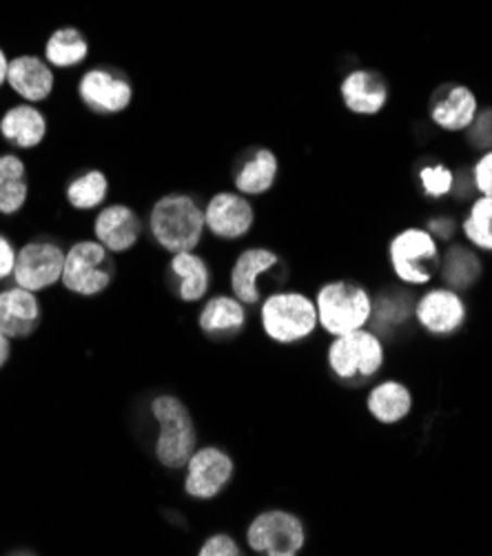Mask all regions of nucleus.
I'll list each match as a JSON object with an SVG mask.
<instances>
[{
    "label": "nucleus",
    "instance_id": "25",
    "mask_svg": "<svg viewBox=\"0 0 492 556\" xmlns=\"http://www.w3.org/2000/svg\"><path fill=\"white\" fill-rule=\"evenodd\" d=\"M89 55V42L83 31L76 27H61L51 31V36L45 40L42 59L53 70H74L80 67Z\"/></svg>",
    "mask_w": 492,
    "mask_h": 556
},
{
    "label": "nucleus",
    "instance_id": "34",
    "mask_svg": "<svg viewBox=\"0 0 492 556\" xmlns=\"http://www.w3.org/2000/svg\"><path fill=\"white\" fill-rule=\"evenodd\" d=\"M16 251H18V247L14 244V240L8 233L0 231V285L12 282Z\"/></svg>",
    "mask_w": 492,
    "mask_h": 556
},
{
    "label": "nucleus",
    "instance_id": "12",
    "mask_svg": "<svg viewBox=\"0 0 492 556\" xmlns=\"http://www.w3.org/2000/svg\"><path fill=\"white\" fill-rule=\"evenodd\" d=\"M255 222L253 204L247 195L234 191L215 193L204 206L206 231L217 240H240L244 238Z\"/></svg>",
    "mask_w": 492,
    "mask_h": 556
},
{
    "label": "nucleus",
    "instance_id": "3",
    "mask_svg": "<svg viewBox=\"0 0 492 556\" xmlns=\"http://www.w3.org/2000/svg\"><path fill=\"white\" fill-rule=\"evenodd\" d=\"M260 326L270 342L282 346L300 344L319 326L315 300L298 291L270 293L260 302Z\"/></svg>",
    "mask_w": 492,
    "mask_h": 556
},
{
    "label": "nucleus",
    "instance_id": "13",
    "mask_svg": "<svg viewBox=\"0 0 492 556\" xmlns=\"http://www.w3.org/2000/svg\"><path fill=\"white\" fill-rule=\"evenodd\" d=\"M142 231V217L123 202L104 204L93 217V240L112 255L129 253L140 242Z\"/></svg>",
    "mask_w": 492,
    "mask_h": 556
},
{
    "label": "nucleus",
    "instance_id": "31",
    "mask_svg": "<svg viewBox=\"0 0 492 556\" xmlns=\"http://www.w3.org/2000/svg\"><path fill=\"white\" fill-rule=\"evenodd\" d=\"M419 185L428 198H444L446 193L453 191L455 176L444 164H432L424 166L419 172Z\"/></svg>",
    "mask_w": 492,
    "mask_h": 556
},
{
    "label": "nucleus",
    "instance_id": "21",
    "mask_svg": "<svg viewBox=\"0 0 492 556\" xmlns=\"http://www.w3.org/2000/svg\"><path fill=\"white\" fill-rule=\"evenodd\" d=\"M342 100L344 104L359 116L379 114L389 102V85L384 76L368 70L351 72L342 83Z\"/></svg>",
    "mask_w": 492,
    "mask_h": 556
},
{
    "label": "nucleus",
    "instance_id": "20",
    "mask_svg": "<svg viewBox=\"0 0 492 556\" xmlns=\"http://www.w3.org/2000/svg\"><path fill=\"white\" fill-rule=\"evenodd\" d=\"M29 172L18 151H0V217H16L29 202Z\"/></svg>",
    "mask_w": 492,
    "mask_h": 556
},
{
    "label": "nucleus",
    "instance_id": "33",
    "mask_svg": "<svg viewBox=\"0 0 492 556\" xmlns=\"http://www.w3.org/2000/svg\"><path fill=\"white\" fill-rule=\"evenodd\" d=\"M200 556H240L242 554V547L240 543L231 536V534H225V532H217L213 536H209L200 549H198Z\"/></svg>",
    "mask_w": 492,
    "mask_h": 556
},
{
    "label": "nucleus",
    "instance_id": "1",
    "mask_svg": "<svg viewBox=\"0 0 492 556\" xmlns=\"http://www.w3.org/2000/svg\"><path fill=\"white\" fill-rule=\"evenodd\" d=\"M206 231L204 206L193 195L167 193L149 211V233L167 253L195 251Z\"/></svg>",
    "mask_w": 492,
    "mask_h": 556
},
{
    "label": "nucleus",
    "instance_id": "5",
    "mask_svg": "<svg viewBox=\"0 0 492 556\" xmlns=\"http://www.w3.org/2000/svg\"><path fill=\"white\" fill-rule=\"evenodd\" d=\"M317 321L328 336H346L370 321L373 300L368 291L351 280H336L324 285L315 295Z\"/></svg>",
    "mask_w": 492,
    "mask_h": 556
},
{
    "label": "nucleus",
    "instance_id": "28",
    "mask_svg": "<svg viewBox=\"0 0 492 556\" xmlns=\"http://www.w3.org/2000/svg\"><path fill=\"white\" fill-rule=\"evenodd\" d=\"M65 200L76 211H98L109 200V178L100 169H87L70 180Z\"/></svg>",
    "mask_w": 492,
    "mask_h": 556
},
{
    "label": "nucleus",
    "instance_id": "32",
    "mask_svg": "<svg viewBox=\"0 0 492 556\" xmlns=\"http://www.w3.org/2000/svg\"><path fill=\"white\" fill-rule=\"evenodd\" d=\"M468 140L477 149L492 151V109H483L468 127Z\"/></svg>",
    "mask_w": 492,
    "mask_h": 556
},
{
    "label": "nucleus",
    "instance_id": "10",
    "mask_svg": "<svg viewBox=\"0 0 492 556\" xmlns=\"http://www.w3.org/2000/svg\"><path fill=\"white\" fill-rule=\"evenodd\" d=\"M185 492L195 502H211V498L220 496L236 475L234 457L217 448V446H202L185 464Z\"/></svg>",
    "mask_w": 492,
    "mask_h": 556
},
{
    "label": "nucleus",
    "instance_id": "39",
    "mask_svg": "<svg viewBox=\"0 0 492 556\" xmlns=\"http://www.w3.org/2000/svg\"><path fill=\"white\" fill-rule=\"evenodd\" d=\"M0 287H3V285H0Z\"/></svg>",
    "mask_w": 492,
    "mask_h": 556
},
{
    "label": "nucleus",
    "instance_id": "24",
    "mask_svg": "<svg viewBox=\"0 0 492 556\" xmlns=\"http://www.w3.org/2000/svg\"><path fill=\"white\" fill-rule=\"evenodd\" d=\"M169 273L178 298L187 304L202 302L211 291V268L195 251L174 253L169 260Z\"/></svg>",
    "mask_w": 492,
    "mask_h": 556
},
{
    "label": "nucleus",
    "instance_id": "7",
    "mask_svg": "<svg viewBox=\"0 0 492 556\" xmlns=\"http://www.w3.org/2000/svg\"><path fill=\"white\" fill-rule=\"evenodd\" d=\"M326 362L331 372L346 383H362L370 379L384 364V346L370 330H353L338 336L328 346Z\"/></svg>",
    "mask_w": 492,
    "mask_h": 556
},
{
    "label": "nucleus",
    "instance_id": "36",
    "mask_svg": "<svg viewBox=\"0 0 492 556\" xmlns=\"http://www.w3.org/2000/svg\"><path fill=\"white\" fill-rule=\"evenodd\" d=\"M455 229H457V225H455V219H451V217H437L428 225V233L434 236V238H442V240L453 238Z\"/></svg>",
    "mask_w": 492,
    "mask_h": 556
},
{
    "label": "nucleus",
    "instance_id": "38",
    "mask_svg": "<svg viewBox=\"0 0 492 556\" xmlns=\"http://www.w3.org/2000/svg\"><path fill=\"white\" fill-rule=\"evenodd\" d=\"M10 53L0 47V91L8 87V72H10Z\"/></svg>",
    "mask_w": 492,
    "mask_h": 556
},
{
    "label": "nucleus",
    "instance_id": "9",
    "mask_svg": "<svg viewBox=\"0 0 492 556\" xmlns=\"http://www.w3.org/2000/svg\"><path fill=\"white\" fill-rule=\"evenodd\" d=\"M395 275L404 285H428L440 268V251L434 238L424 229H406L398 233L389 249Z\"/></svg>",
    "mask_w": 492,
    "mask_h": 556
},
{
    "label": "nucleus",
    "instance_id": "14",
    "mask_svg": "<svg viewBox=\"0 0 492 556\" xmlns=\"http://www.w3.org/2000/svg\"><path fill=\"white\" fill-rule=\"evenodd\" d=\"M42 324V300L38 293L12 282L0 287V330L14 342H27Z\"/></svg>",
    "mask_w": 492,
    "mask_h": 556
},
{
    "label": "nucleus",
    "instance_id": "23",
    "mask_svg": "<svg viewBox=\"0 0 492 556\" xmlns=\"http://www.w3.org/2000/svg\"><path fill=\"white\" fill-rule=\"evenodd\" d=\"M278 174H280L278 155L270 149L257 147L240 160L234 182L238 193L253 198V195H264L273 185H276Z\"/></svg>",
    "mask_w": 492,
    "mask_h": 556
},
{
    "label": "nucleus",
    "instance_id": "37",
    "mask_svg": "<svg viewBox=\"0 0 492 556\" xmlns=\"http://www.w3.org/2000/svg\"><path fill=\"white\" fill-rule=\"evenodd\" d=\"M14 340H10L3 330H0V372L8 368V364L14 357Z\"/></svg>",
    "mask_w": 492,
    "mask_h": 556
},
{
    "label": "nucleus",
    "instance_id": "30",
    "mask_svg": "<svg viewBox=\"0 0 492 556\" xmlns=\"http://www.w3.org/2000/svg\"><path fill=\"white\" fill-rule=\"evenodd\" d=\"M466 238L481 251H492V198H481L472 204L466 222Z\"/></svg>",
    "mask_w": 492,
    "mask_h": 556
},
{
    "label": "nucleus",
    "instance_id": "4",
    "mask_svg": "<svg viewBox=\"0 0 492 556\" xmlns=\"http://www.w3.org/2000/svg\"><path fill=\"white\" fill-rule=\"evenodd\" d=\"M116 262L98 240H78L65 253L61 287L83 300L98 298L114 285Z\"/></svg>",
    "mask_w": 492,
    "mask_h": 556
},
{
    "label": "nucleus",
    "instance_id": "22",
    "mask_svg": "<svg viewBox=\"0 0 492 556\" xmlns=\"http://www.w3.org/2000/svg\"><path fill=\"white\" fill-rule=\"evenodd\" d=\"M430 116L437 127L446 131L468 129L477 116V98L468 87H444L430 104Z\"/></svg>",
    "mask_w": 492,
    "mask_h": 556
},
{
    "label": "nucleus",
    "instance_id": "17",
    "mask_svg": "<svg viewBox=\"0 0 492 556\" xmlns=\"http://www.w3.org/2000/svg\"><path fill=\"white\" fill-rule=\"evenodd\" d=\"M415 315L432 336H453L466 321V304L453 289H434L417 302Z\"/></svg>",
    "mask_w": 492,
    "mask_h": 556
},
{
    "label": "nucleus",
    "instance_id": "26",
    "mask_svg": "<svg viewBox=\"0 0 492 556\" xmlns=\"http://www.w3.org/2000/svg\"><path fill=\"white\" fill-rule=\"evenodd\" d=\"M368 410L381 424L402 421L413 406L411 391L400 381H384L375 386L368 395Z\"/></svg>",
    "mask_w": 492,
    "mask_h": 556
},
{
    "label": "nucleus",
    "instance_id": "2",
    "mask_svg": "<svg viewBox=\"0 0 492 556\" xmlns=\"http://www.w3.org/2000/svg\"><path fill=\"white\" fill-rule=\"evenodd\" d=\"M149 413L157 426L153 453L162 468L182 470L198 448V432L187 404L176 395H155Z\"/></svg>",
    "mask_w": 492,
    "mask_h": 556
},
{
    "label": "nucleus",
    "instance_id": "8",
    "mask_svg": "<svg viewBox=\"0 0 492 556\" xmlns=\"http://www.w3.org/2000/svg\"><path fill=\"white\" fill-rule=\"evenodd\" d=\"M306 543V528L295 513L273 508L260 513L247 528V545L262 556H295Z\"/></svg>",
    "mask_w": 492,
    "mask_h": 556
},
{
    "label": "nucleus",
    "instance_id": "35",
    "mask_svg": "<svg viewBox=\"0 0 492 556\" xmlns=\"http://www.w3.org/2000/svg\"><path fill=\"white\" fill-rule=\"evenodd\" d=\"M472 182L479 193L492 198V151H488L472 169Z\"/></svg>",
    "mask_w": 492,
    "mask_h": 556
},
{
    "label": "nucleus",
    "instance_id": "6",
    "mask_svg": "<svg viewBox=\"0 0 492 556\" xmlns=\"http://www.w3.org/2000/svg\"><path fill=\"white\" fill-rule=\"evenodd\" d=\"M67 249L51 238H31L16 251L12 285L38 295L61 287Z\"/></svg>",
    "mask_w": 492,
    "mask_h": 556
},
{
    "label": "nucleus",
    "instance_id": "27",
    "mask_svg": "<svg viewBox=\"0 0 492 556\" xmlns=\"http://www.w3.org/2000/svg\"><path fill=\"white\" fill-rule=\"evenodd\" d=\"M413 298L406 291H387L373 302L370 321L381 336H395L400 328L411 321Z\"/></svg>",
    "mask_w": 492,
    "mask_h": 556
},
{
    "label": "nucleus",
    "instance_id": "29",
    "mask_svg": "<svg viewBox=\"0 0 492 556\" xmlns=\"http://www.w3.org/2000/svg\"><path fill=\"white\" fill-rule=\"evenodd\" d=\"M440 268H442V280L446 282V287H451L453 291L468 289L479 280L481 260L477 257L475 251L466 247H453L440 262Z\"/></svg>",
    "mask_w": 492,
    "mask_h": 556
},
{
    "label": "nucleus",
    "instance_id": "15",
    "mask_svg": "<svg viewBox=\"0 0 492 556\" xmlns=\"http://www.w3.org/2000/svg\"><path fill=\"white\" fill-rule=\"evenodd\" d=\"M49 134L45 111L31 102H14L0 111V140L12 151H34Z\"/></svg>",
    "mask_w": 492,
    "mask_h": 556
},
{
    "label": "nucleus",
    "instance_id": "11",
    "mask_svg": "<svg viewBox=\"0 0 492 556\" xmlns=\"http://www.w3.org/2000/svg\"><path fill=\"white\" fill-rule=\"evenodd\" d=\"M78 98L98 116H118L129 109L134 87L127 76L114 70L91 67L78 80Z\"/></svg>",
    "mask_w": 492,
    "mask_h": 556
},
{
    "label": "nucleus",
    "instance_id": "16",
    "mask_svg": "<svg viewBox=\"0 0 492 556\" xmlns=\"http://www.w3.org/2000/svg\"><path fill=\"white\" fill-rule=\"evenodd\" d=\"M8 89L23 102L42 104L56 89V70L42 55L18 53L12 55L8 72Z\"/></svg>",
    "mask_w": 492,
    "mask_h": 556
},
{
    "label": "nucleus",
    "instance_id": "19",
    "mask_svg": "<svg viewBox=\"0 0 492 556\" xmlns=\"http://www.w3.org/2000/svg\"><path fill=\"white\" fill-rule=\"evenodd\" d=\"M247 304L236 295H213L204 302L198 326L209 340H234L247 326Z\"/></svg>",
    "mask_w": 492,
    "mask_h": 556
},
{
    "label": "nucleus",
    "instance_id": "18",
    "mask_svg": "<svg viewBox=\"0 0 492 556\" xmlns=\"http://www.w3.org/2000/svg\"><path fill=\"white\" fill-rule=\"evenodd\" d=\"M280 266V257L276 251L264 247H251L238 255L231 268V291L234 295L247 304L255 306L262 302L260 277L276 270Z\"/></svg>",
    "mask_w": 492,
    "mask_h": 556
}]
</instances>
